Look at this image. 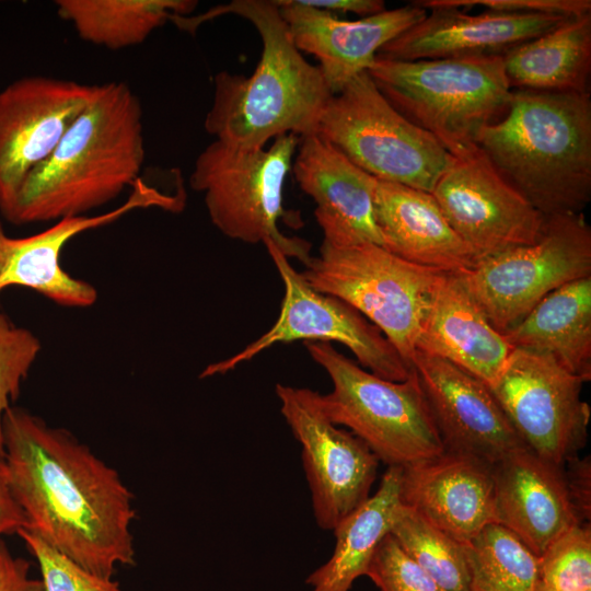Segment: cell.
I'll return each mask as SVG.
<instances>
[{"label": "cell", "mask_w": 591, "mask_h": 591, "mask_svg": "<svg viewBox=\"0 0 591 591\" xmlns=\"http://www.w3.org/2000/svg\"><path fill=\"white\" fill-rule=\"evenodd\" d=\"M513 349L505 335L489 323L460 273H445L425 321L417 350L450 361L490 387Z\"/></svg>", "instance_id": "obj_24"}, {"label": "cell", "mask_w": 591, "mask_h": 591, "mask_svg": "<svg viewBox=\"0 0 591 591\" xmlns=\"http://www.w3.org/2000/svg\"><path fill=\"white\" fill-rule=\"evenodd\" d=\"M427 10L420 22L385 44L376 57L414 61L462 56H502L571 18L495 10L471 14L452 7Z\"/></svg>", "instance_id": "obj_20"}, {"label": "cell", "mask_w": 591, "mask_h": 591, "mask_svg": "<svg viewBox=\"0 0 591 591\" xmlns=\"http://www.w3.org/2000/svg\"><path fill=\"white\" fill-rule=\"evenodd\" d=\"M25 526V514L10 489L3 456H0V538Z\"/></svg>", "instance_id": "obj_38"}, {"label": "cell", "mask_w": 591, "mask_h": 591, "mask_svg": "<svg viewBox=\"0 0 591 591\" xmlns=\"http://www.w3.org/2000/svg\"><path fill=\"white\" fill-rule=\"evenodd\" d=\"M264 245L285 286L279 317L237 354L208 364L199 378L224 374L275 344L294 340L337 341L380 378L401 382L410 376L414 368L375 325L345 301L313 289L273 241Z\"/></svg>", "instance_id": "obj_11"}, {"label": "cell", "mask_w": 591, "mask_h": 591, "mask_svg": "<svg viewBox=\"0 0 591 591\" xmlns=\"http://www.w3.org/2000/svg\"><path fill=\"white\" fill-rule=\"evenodd\" d=\"M477 147L544 217L580 213L590 201V93L512 90Z\"/></svg>", "instance_id": "obj_4"}, {"label": "cell", "mask_w": 591, "mask_h": 591, "mask_svg": "<svg viewBox=\"0 0 591 591\" xmlns=\"http://www.w3.org/2000/svg\"><path fill=\"white\" fill-rule=\"evenodd\" d=\"M315 134L376 179L428 193L455 160L395 109L368 72L329 97Z\"/></svg>", "instance_id": "obj_9"}, {"label": "cell", "mask_w": 591, "mask_h": 591, "mask_svg": "<svg viewBox=\"0 0 591 591\" xmlns=\"http://www.w3.org/2000/svg\"><path fill=\"white\" fill-rule=\"evenodd\" d=\"M296 47L313 55L332 95L355 77L367 72L378 51L410 26L428 10L412 3L380 13L345 21L336 14L305 4L302 0H276Z\"/></svg>", "instance_id": "obj_18"}, {"label": "cell", "mask_w": 591, "mask_h": 591, "mask_svg": "<svg viewBox=\"0 0 591 591\" xmlns=\"http://www.w3.org/2000/svg\"><path fill=\"white\" fill-rule=\"evenodd\" d=\"M583 383L553 358L514 348L490 390L528 449L564 465L588 441Z\"/></svg>", "instance_id": "obj_12"}, {"label": "cell", "mask_w": 591, "mask_h": 591, "mask_svg": "<svg viewBox=\"0 0 591 591\" xmlns=\"http://www.w3.org/2000/svg\"><path fill=\"white\" fill-rule=\"evenodd\" d=\"M460 275L489 323L505 334L548 293L591 276V228L583 212L545 217L534 243L484 257Z\"/></svg>", "instance_id": "obj_10"}, {"label": "cell", "mask_w": 591, "mask_h": 591, "mask_svg": "<svg viewBox=\"0 0 591 591\" xmlns=\"http://www.w3.org/2000/svg\"><path fill=\"white\" fill-rule=\"evenodd\" d=\"M399 476L401 467H387L376 493L335 526L333 555L306 578L312 591H349L357 578L366 576L401 507Z\"/></svg>", "instance_id": "obj_27"}, {"label": "cell", "mask_w": 591, "mask_h": 591, "mask_svg": "<svg viewBox=\"0 0 591 591\" xmlns=\"http://www.w3.org/2000/svg\"><path fill=\"white\" fill-rule=\"evenodd\" d=\"M16 534L38 564L44 591H121L117 581L88 570L32 531Z\"/></svg>", "instance_id": "obj_32"}, {"label": "cell", "mask_w": 591, "mask_h": 591, "mask_svg": "<svg viewBox=\"0 0 591 591\" xmlns=\"http://www.w3.org/2000/svg\"><path fill=\"white\" fill-rule=\"evenodd\" d=\"M229 13L254 25L262 54L248 77L229 71L215 74L206 131L216 140L245 149L265 148L285 134H315L332 93L318 67L296 47L274 1L234 0L200 16H182L177 25L192 32L199 23Z\"/></svg>", "instance_id": "obj_2"}, {"label": "cell", "mask_w": 591, "mask_h": 591, "mask_svg": "<svg viewBox=\"0 0 591 591\" xmlns=\"http://www.w3.org/2000/svg\"><path fill=\"white\" fill-rule=\"evenodd\" d=\"M311 358L333 383L320 394L324 415L362 440L380 462L406 467L444 451L415 370L404 381L380 378L329 343L304 341Z\"/></svg>", "instance_id": "obj_6"}, {"label": "cell", "mask_w": 591, "mask_h": 591, "mask_svg": "<svg viewBox=\"0 0 591 591\" xmlns=\"http://www.w3.org/2000/svg\"><path fill=\"white\" fill-rule=\"evenodd\" d=\"M276 394L301 444L316 524L333 531L369 499L380 461L362 440L324 415L318 392L278 383Z\"/></svg>", "instance_id": "obj_13"}, {"label": "cell", "mask_w": 591, "mask_h": 591, "mask_svg": "<svg viewBox=\"0 0 591 591\" xmlns=\"http://www.w3.org/2000/svg\"><path fill=\"white\" fill-rule=\"evenodd\" d=\"M512 90L589 93L591 12L568 18L502 55Z\"/></svg>", "instance_id": "obj_26"}, {"label": "cell", "mask_w": 591, "mask_h": 591, "mask_svg": "<svg viewBox=\"0 0 591 591\" xmlns=\"http://www.w3.org/2000/svg\"><path fill=\"white\" fill-rule=\"evenodd\" d=\"M537 580L554 591L591 590V525L578 524L537 557Z\"/></svg>", "instance_id": "obj_31"}, {"label": "cell", "mask_w": 591, "mask_h": 591, "mask_svg": "<svg viewBox=\"0 0 591 591\" xmlns=\"http://www.w3.org/2000/svg\"><path fill=\"white\" fill-rule=\"evenodd\" d=\"M300 139L285 134L260 149L215 140L195 160L189 183L204 195L209 218L222 234L250 244L270 240L305 266L311 244L278 228L286 217L282 192Z\"/></svg>", "instance_id": "obj_7"}, {"label": "cell", "mask_w": 591, "mask_h": 591, "mask_svg": "<svg viewBox=\"0 0 591 591\" xmlns=\"http://www.w3.org/2000/svg\"><path fill=\"white\" fill-rule=\"evenodd\" d=\"M184 200L183 193L165 194L139 178L127 200L117 208L99 216L65 218L30 236H9L0 220V296L10 287H21L58 305H93L97 300L95 287L68 274L61 266V253L67 243L82 232L111 224L137 209L158 207L181 211Z\"/></svg>", "instance_id": "obj_16"}, {"label": "cell", "mask_w": 591, "mask_h": 591, "mask_svg": "<svg viewBox=\"0 0 591 591\" xmlns=\"http://www.w3.org/2000/svg\"><path fill=\"white\" fill-rule=\"evenodd\" d=\"M304 267L301 275L313 289L355 308L412 366L444 271L409 263L372 243L338 247L322 242Z\"/></svg>", "instance_id": "obj_8"}, {"label": "cell", "mask_w": 591, "mask_h": 591, "mask_svg": "<svg viewBox=\"0 0 591 591\" xmlns=\"http://www.w3.org/2000/svg\"><path fill=\"white\" fill-rule=\"evenodd\" d=\"M493 474L495 523L536 557L566 531L584 524L571 501L564 465L526 448L494 463Z\"/></svg>", "instance_id": "obj_22"}, {"label": "cell", "mask_w": 591, "mask_h": 591, "mask_svg": "<svg viewBox=\"0 0 591 591\" xmlns=\"http://www.w3.org/2000/svg\"><path fill=\"white\" fill-rule=\"evenodd\" d=\"M97 84L45 76L0 91V213L8 220L26 177L55 150Z\"/></svg>", "instance_id": "obj_14"}, {"label": "cell", "mask_w": 591, "mask_h": 591, "mask_svg": "<svg viewBox=\"0 0 591 591\" xmlns=\"http://www.w3.org/2000/svg\"><path fill=\"white\" fill-rule=\"evenodd\" d=\"M291 169L300 188L316 204L314 215L324 243L382 246L374 217L375 177L317 134L301 137Z\"/></svg>", "instance_id": "obj_21"}, {"label": "cell", "mask_w": 591, "mask_h": 591, "mask_svg": "<svg viewBox=\"0 0 591 591\" xmlns=\"http://www.w3.org/2000/svg\"><path fill=\"white\" fill-rule=\"evenodd\" d=\"M367 72L395 109L454 158L478 149L479 135L506 114L512 95L500 55L376 57Z\"/></svg>", "instance_id": "obj_5"}, {"label": "cell", "mask_w": 591, "mask_h": 591, "mask_svg": "<svg viewBox=\"0 0 591 591\" xmlns=\"http://www.w3.org/2000/svg\"><path fill=\"white\" fill-rule=\"evenodd\" d=\"M30 563L14 556L0 538V591H44L40 579L30 576Z\"/></svg>", "instance_id": "obj_37"}, {"label": "cell", "mask_w": 591, "mask_h": 591, "mask_svg": "<svg viewBox=\"0 0 591 591\" xmlns=\"http://www.w3.org/2000/svg\"><path fill=\"white\" fill-rule=\"evenodd\" d=\"M431 195L479 259L532 244L544 229L545 217L498 173L479 148L455 158Z\"/></svg>", "instance_id": "obj_15"}, {"label": "cell", "mask_w": 591, "mask_h": 591, "mask_svg": "<svg viewBox=\"0 0 591 591\" xmlns=\"http://www.w3.org/2000/svg\"><path fill=\"white\" fill-rule=\"evenodd\" d=\"M534 591H554L549 588H547L546 586H544L543 583H541L538 580H537V583H536V587H535V590ZM591 591V590H590Z\"/></svg>", "instance_id": "obj_40"}, {"label": "cell", "mask_w": 591, "mask_h": 591, "mask_svg": "<svg viewBox=\"0 0 591 591\" xmlns=\"http://www.w3.org/2000/svg\"><path fill=\"white\" fill-rule=\"evenodd\" d=\"M390 533L442 591H470L465 544L442 533L402 503Z\"/></svg>", "instance_id": "obj_30"}, {"label": "cell", "mask_w": 591, "mask_h": 591, "mask_svg": "<svg viewBox=\"0 0 591 591\" xmlns=\"http://www.w3.org/2000/svg\"><path fill=\"white\" fill-rule=\"evenodd\" d=\"M144 157L138 96L125 82L97 84L53 153L24 181L8 221L88 216L140 178Z\"/></svg>", "instance_id": "obj_3"}, {"label": "cell", "mask_w": 591, "mask_h": 591, "mask_svg": "<svg viewBox=\"0 0 591 591\" xmlns=\"http://www.w3.org/2000/svg\"><path fill=\"white\" fill-rule=\"evenodd\" d=\"M470 591H534L537 557L510 531L490 523L465 544Z\"/></svg>", "instance_id": "obj_29"}, {"label": "cell", "mask_w": 591, "mask_h": 591, "mask_svg": "<svg viewBox=\"0 0 591 591\" xmlns=\"http://www.w3.org/2000/svg\"><path fill=\"white\" fill-rule=\"evenodd\" d=\"M366 576L380 591H442L399 546L391 533L376 547Z\"/></svg>", "instance_id": "obj_34"}, {"label": "cell", "mask_w": 591, "mask_h": 591, "mask_svg": "<svg viewBox=\"0 0 591 591\" xmlns=\"http://www.w3.org/2000/svg\"><path fill=\"white\" fill-rule=\"evenodd\" d=\"M418 5L467 8L480 5L486 10L513 13H544L564 16H578L591 12L590 0H422Z\"/></svg>", "instance_id": "obj_35"}, {"label": "cell", "mask_w": 591, "mask_h": 591, "mask_svg": "<svg viewBox=\"0 0 591 591\" xmlns=\"http://www.w3.org/2000/svg\"><path fill=\"white\" fill-rule=\"evenodd\" d=\"M398 497L432 526L466 544L495 523L493 464L443 451L401 467Z\"/></svg>", "instance_id": "obj_19"}, {"label": "cell", "mask_w": 591, "mask_h": 591, "mask_svg": "<svg viewBox=\"0 0 591 591\" xmlns=\"http://www.w3.org/2000/svg\"><path fill=\"white\" fill-rule=\"evenodd\" d=\"M507 341L553 358L591 380V276L568 282L543 298L505 334Z\"/></svg>", "instance_id": "obj_25"}, {"label": "cell", "mask_w": 591, "mask_h": 591, "mask_svg": "<svg viewBox=\"0 0 591 591\" xmlns=\"http://www.w3.org/2000/svg\"><path fill=\"white\" fill-rule=\"evenodd\" d=\"M444 451L491 464L526 449L490 387L450 361L417 350L412 360Z\"/></svg>", "instance_id": "obj_17"}, {"label": "cell", "mask_w": 591, "mask_h": 591, "mask_svg": "<svg viewBox=\"0 0 591 591\" xmlns=\"http://www.w3.org/2000/svg\"><path fill=\"white\" fill-rule=\"evenodd\" d=\"M195 0H57L58 15L78 36L107 49L143 43L174 15L187 16Z\"/></svg>", "instance_id": "obj_28"}, {"label": "cell", "mask_w": 591, "mask_h": 591, "mask_svg": "<svg viewBox=\"0 0 591 591\" xmlns=\"http://www.w3.org/2000/svg\"><path fill=\"white\" fill-rule=\"evenodd\" d=\"M564 472L571 501L582 523L591 518V461L590 455L573 456L564 464Z\"/></svg>", "instance_id": "obj_36"}, {"label": "cell", "mask_w": 591, "mask_h": 591, "mask_svg": "<svg viewBox=\"0 0 591 591\" xmlns=\"http://www.w3.org/2000/svg\"><path fill=\"white\" fill-rule=\"evenodd\" d=\"M305 4L331 12L355 13L362 18L380 13L385 3L382 0H302Z\"/></svg>", "instance_id": "obj_39"}, {"label": "cell", "mask_w": 591, "mask_h": 591, "mask_svg": "<svg viewBox=\"0 0 591 591\" xmlns=\"http://www.w3.org/2000/svg\"><path fill=\"white\" fill-rule=\"evenodd\" d=\"M3 462L25 529L88 570L112 578L134 566V496L118 472L71 432L11 406L2 419Z\"/></svg>", "instance_id": "obj_1"}, {"label": "cell", "mask_w": 591, "mask_h": 591, "mask_svg": "<svg viewBox=\"0 0 591 591\" xmlns=\"http://www.w3.org/2000/svg\"><path fill=\"white\" fill-rule=\"evenodd\" d=\"M40 349V340L35 334L16 326L0 313V456H3V415L19 397L22 382Z\"/></svg>", "instance_id": "obj_33"}, {"label": "cell", "mask_w": 591, "mask_h": 591, "mask_svg": "<svg viewBox=\"0 0 591 591\" xmlns=\"http://www.w3.org/2000/svg\"><path fill=\"white\" fill-rule=\"evenodd\" d=\"M373 204L382 247L392 254L444 273L466 271L480 260L431 193L376 179Z\"/></svg>", "instance_id": "obj_23"}]
</instances>
